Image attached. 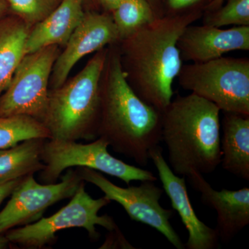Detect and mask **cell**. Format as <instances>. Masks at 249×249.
<instances>
[{
    "label": "cell",
    "instance_id": "1",
    "mask_svg": "<svg viewBox=\"0 0 249 249\" xmlns=\"http://www.w3.org/2000/svg\"><path fill=\"white\" fill-rule=\"evenodd\" d=\"M197 14L157 18L119 41L121 63L129 85L141 99L160 111L173 100V84L182 59L178 37L199 18Z\"/></svg>",
    "mask_w": 249,
    "mask_h": 249
},
{
    "label": "cell",
    "instance_id": "2",
    "mask_svg": "<svg viewBox=\"0 0 249 249\" xmlns=\"http://www.w3.org/2000/svg\"><path fill=\"white\" fill-rule=\"evenodd\" d=\"M98 137L142 167L161 142V111L144 102L129 85L119 51L108 50L101 81Z\"/></svg>",
    "mask_w": 249,
    "mask_h": 249
},
{
    "label": "cell",
    "instance_id": "3",
    "mask_svg": "<svg viewBox=\"0 0 249 249\" xmlns=\"http://www.w3.org/2000/svg\"><path fill=\"white\" fill-rule=\"evenodd\" d=\"M219 109L195 94L178 96L161 112V142L173 173L188 178L192 172L213 173L220 165Z\"/></svg>",
    "mask_w": 249,
    "mask_h": 249
},
{
    "label": "cell",
    "instance_id": "4",
    "mask_svg": "<svg viewBox=\"0 0 249 249\" xmlns=\"http://www.w3.org/2000/svg\"><path fill=\"white\" fill-rule=\"evenodd\" d=\"M108 54L98 51L84 68L56 89H49L42 124L51 139L93 141L98 138L101 81Z\"/></svg>",
    "mask_w": 249,
    "mask_h": 249
},
{
    "label": "cell",
    "instance_id": "5",
    "mask_svg": "<svg viewBox=\"0 0 249 249\" xmlns=\"http://www.w3.org/2000/svg\"><path fill=\"white\" fill-rule=\"evenodd\" d=\"M183 89L214 103L220 111L249 116V59L220 58L182 65Z\"/></svg>",
    "mask_w": 249,
    "mask_h": 249
},
{
    "label": "cell",
    "instance_id": "6",
    "mask_svg": "<svg viewBox=\"0 0 249 249\" xmlns=\"http://www.w3.org/2000/svg\"><path fill=\"white\" fill-rule=\"evenodd\" d=\"M106 196L93 199L85 191V181L72 196L68 204L51 217L40 218L34 224H29L6 232L11 243L23 248L42 249L56 240L57 232L71 228H83L92 240H98L100 233L96 226L109 232L119 229L115 221L108 214L98 215L105 206L110 204Z\"/></svg>",
    "mask_w": 249,
    "mask_h": 249
},
{
    "label": "cell",
    "instance_id": "7",
    "mask_svg": "<svg viewBox=\"0 0 249 249\" xmlns=\"http://www.w3.org/2000/svg\"><path fill=\"white\" fill-rule=\"evenodd\" d=\"M108 147L107 142L101 137L88 144L47 139L42 152L45 167L40 171V178L47 184L54 183L62 172L77 166L115 177L127 186L133 181H157V178L149 170L127 164L113 157L108 152Z\"/></svg>",
    "mask_w": 249,
    "mask_h": 249
},
{
    "label": "cell",
    "instance_id": "8",
    "mask_svg": "<svg viewBox=\"0 0 249 249\" xmlns=\"http://www.w3.org/2000/svg\"><path fill=\"white\" fill-rule=\"evenodd\" d=\"M60 53L58 46H49L23 57L0 96V117L24 115L42 123L52 70Z\"/></svg>",
    "mask_w": 249,
    "mask_h": 249
},
{
    "label": "cell",
    "instance_id": "9",
    "mask_svg": "<svg viewBox=\"0 0 249 249\" xmlns=\"http://www.w3.org/2000/svg\"><path fill=\"white\" fill-rule=\"evenodd\" d=\"M82 180L92 183L109 200L121 205L132 220L141 222L164 236L177 249H185L182 241L171 225L173 211L160 204L163 190L155 181H143L138 186L122 188L111 182L102 173L90 168H77Z\"/></svg>",
    "mask_w": 249,
    "mask_h": 249
},
{
    "label": "cell",
    "instance_id": "10",
    "mask_svg": "<svg viewBox=\"0 0 249 249\" xmlns=\"http://www.w3.org/2000/svg\"><path fill=\"white\" fill-rule=\"evenodd\" d=\"M77 170H69L59 183H37L28 175L15 189L0 212V233L39 220L49 206L72 197L83 181Z\"/></svg>",
    "mask_w": 249,
    "mask_h": 249
},
{
    "label": "cell",
    "instance_id": "11",
    "mask_svg": "<svg viewBox=\"0 0 249 249\" xmlns=\"http://www.w3.org/2000/svg\"><path fill=\"white\" fill-rule=\"evenodd\" d=\"M117 42L119 36L110 14L85 13L55 60L51 76V89L63 85L72 69L82 58Z\"/></svg>",
    "mask_w": 249,
    "mask_h": 249
},
{
    "label": "cell",
    "instance_id": "12",
    "mask_svg": "<svg viewBox=\"0 0 249 249\" xmlns=\"http://www.w3.org/2000/svg\"><path fill=\"white\" fill-rule=\"evenodd\" d=\"M150 160L154 163L163 186L170 198L173 209L178 211L188 232L187 249H215L219 247L217 231L206 225L196 216L188 196L186 178L173 173L165 160L160 145L150 151Z\"/></svg>",
    "mask_w": 249,
    "mask_h": 249
},
{
    "label": "cell",
    "instance_id": "13",
    "mask_svg": "<svg viewBox=\"0 0 249 249\" xmlns=\"http://www.w3.org/2000/svg\"><path fill=\"white\" fill-rule=\"evenodd\" d=\"M178 47L182 60L204 62L233 51H249V26L231 29L188 26L178 37Z\"/></svg>",
    "mask_w": 249,
    "mask_h": 249
},
{
    "label": "cell",
    "instance_id": "14",
    "mask_svg": "<svg viewBox=\"0 0 249 249\" xmlns=\"http://www.w3.org/2000/svg\"><path fill=\"white\" fill-rule=\"evenodd\" d=\"M192 186L201 194L203 204L217 213V231L219 240L231 242L249 224V188L237 191H217L202 174L192 172L188 177Z\"/></svg>",
    "mask_w": 249,
    "mask_h": 249
},
{
    "label": "cell",
    "instance_id": "15",
    "mask_svg": "<svg viewBox=\"0 0 249 249\" xmlns=\"http://www.w3.org/2000/svg\"><path fill=\"white\" fill-rule=\"evenodd\" d=\"M85 14L83 0H63L48 17L31 28L25 55L49 46L65 47Z\"/></svg>",
    "mask_w": 249,
    "mask_h": 249
},
{
    "label": "cell",
    "instance_id": "16",
    "mask_svg": "<svg viewBox=\"0 0 249 249\" xmlns=\"http://www.w3.org/2000/svg\"><path fill=\"white\" fill-rule=\"evenodd\" d=\"M224 114L220 164L229 173L249 181V116Z\"/></svg>",
    "mask_w": 249,
    "mask_h": 249
},
{
    "label": "cell",
    "instance_id": "17",
    "mask_svg": "<svg viewBox=\"0 0 249 249\" xmlns=\"http://www.w3.org/2000/svg\"><path fill=\"white\" fill-rule=\"evenodd\" d=\"M30 29L16 16L0 20V96L25 55L26 40Z\"/></svg>",
    "mask_w": 249,
    "mask_h": 249
},
{
    "label": "cell",
    "instance_id": "18",
    "mask_svg": "<svg viewBox=\"0 0 249 249\" xmlns=\"http://www.w3.org/2000/svg\"><path fill=\"white\" fill-rule=\"evenodd\" d=\"M46 139H31L0 150V183L42 171L45 165L42 152Z\"/></svg>",
    "mask_w": 249,
    "mask_h": 249
},
{
    "label": "cell",
    "instance_id": "19",
    "mask_svg": "<svg viewBox=\"0 0 249 249\" xmlns=\"http://www.w3.org/2000/svg\"><path fill=\"white\" fill-rule=\"evenodd\" d=\"M111 13L119 41L132 36L157 18L147 0H122Z\"/></svg>",
    "mask_w": 249,
    "mask_h": 249
},
{
    "label": "cell",
    "instance_id": "20",
    "mask_svg": "<svg viewBox=\"0 0 249 249\" xmlns=\"http://www.w3.org/2000/svg\"><path fill=\"white\" fill-rule=\"evenodd\" d=\"M37 138L51 139L48 129L37 119L24 115L0 117V150Z\"/></svg>",
    "mask_w": 249,
    "mask_h": 249
},
{
    "label": "cell",
    "instance_id": "21",
    "mask_svg": "<svg viewBox=\"0 0 249 249\" xmlns=\"http://www.w3.org/2000/svg\"><path fill=\"white\" fill-rule=\"evenodd\" d=\"M9 9L29 28L48 17L63 0H6Z\"/></svg>",
    "mask_w": 249,
    "mask_h": 249
},
{
    "label": "cell",
    "instance_id": "22",
    "mask_svg": "<svg viewBox=\"0 0 249 249\" xmlns=\"http://www.w3.org/2000/svg\"><path fill=\"white\" fill-rule=\"evenodd\" d=\"M204 24L218 28L249 26V0H229L224 7L207 18Z\"/></svg>",
    "mask_w": 249,
    "mask_h": 249
},
{
    "label": "cell",
    "instance_id": "23",
    "mask_svg": "<svg viewBox=\"0 0 249 249\" xmlns=\"http://www.w3.org/2000/svg\"><path fill=\"white\" fill-rule=\"evenodd\" d=\"M24 178H18V179L13 180V181H8V182L0 183V204L6 197L11 196L13 192L20 184Z\"/></svg>",
    "mask_w": 249,
    "mask_h": 249
},
{
    "label": "cell",
    "instance_id": "24",
    "mask_svg": "<svg viewBox=\"0 0 249 249\" xmlns=\"http://www.w3.org/2000/svg\"><path fill=\"white\" fill-rule=\"evenodd\" d=\"M201 0H168L169 6L173 10L185 9L199 2Z\"/></svg>",
    "mask_w": 249,
    "mask_h": 249
},
{
    "label": "cell",
    "instance_id": "25",
    "mask_svg": "<svg viewBox=\"0 0 249 249\" xmlns=\"http://www.w3.org/2000/svg\"><path fill=\"white\" fill-rule=\"evenodd\" d=\"M121 1L122 0H99L103 7L111 12L120 4Z\"/></svg>",
    "mask_w": 249,
    "mask_h": 249
},
{
    "label": "cell",
    "instance_id": "26",
    "mask_svg": "<svg viewBox=\"0 0 249 249\" xmlns=\"http://www.w3.org/2000/svg\"><path fill=\"white\" fill-rule=\"evenodd\" d=\"M9 8L6 0H0V20L6 17Z\"/></svg>",
    "mask_w": 249,
    "mask_h": 249
},
{
    "label": "cell",
    "instance_id": "27",
    "mask_svg": "<svg viewBox=\"0 0 249 249\" xmlns=\"http://www.w3.org/2000/svg\"><path fill=\"white\" fill-rule=\"evenodd\" d=\"M11 244L9 240H8L6 235H3L2 233H0V249H7Z\"/></svg>",
    "mask_w": 249,
    "mask_h": 249
},
{
    "label": "cell",
    "instance_id": "28",
    "mask_svg": "<svg viewBox=\"0 0 249 249\" xmlns=\"http://www.w3.org/2000/svg\"><path fill=\"white\" fill-rule=\"evenodd\" d=\"M224 0H212L209 5V9L211 10H217L220 8Z\"/></svg>",
    "mask_w": 249,
    "mask_h": 249
},
{
    "label": "cell",
    "instance_id": "29",
    "mask_svg": "<svg viewBox=\"0 0 249 249\" xmlns=\"http://www.w3.org/2000/svg\"><path fill=\"white\" fill-rule=\"evenodd\" d=\"M147 1H148V2L150 3L151 2V1H154V0H147Z\"/></svg>",
    "mask_w": 249,
    "mask_h": 249
}]
</instances>
